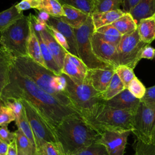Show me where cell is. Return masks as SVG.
Segmentation results:
<instances>
[{
	"instance_id": "cell-1",
	"label": "cell",
	"mask_w": 155,
	"mask_h": 155,
	"mask_svg": "<svg viewBox=\"0 0 155 155\" xmlns=\"http://www.w3.org/2000/svg\"><path fill=\"white\" fill-rule=\"evenodd\" d=\"M1 97L2 99L16 98L27 101L54 128L66 117L80 114L39 87L30 78L21 73L14 64L10 68L9 82L2 90Z\"/></svg>"
},
{
	"instance_id": "cell-2",
	"label": "cell",
	"mask_w": 155,
	"mask_h": 155,
	"mask_svg": "<svg viewBox=\"0 0 155 155\" xmlns=\"http://www.w3.org/2000/svg\"><path fill=\"white\" fill-rule=\"evenodd\" d=\"M58 142L65 155L97 142L101 134L80 114H73L64 118L55 128Z\"/></svg>"
},
{
	"instance_id": "cell-3",
	"label": "cell",
	"mask_w": 155,
	"mask_h": 155,
	"mask_svg": "<svg viewBox=\"0 0 155 155\" xmlns=\"http://www.w3.org/2000/svg\"><path fill=\"white\" fill-rule=\"evenodd\" d=\"M84 118L100 134L105 131L133 130V114L110 107L104 102Z\"/></svg>"
},
{
	"instance_id": "cell-4",
	"label": "cell",
	"mask_w": 155,
	"mask_h": 155,
	"mask_svg": "<svg viewBox=\"0 0 155 155\" xmlns=\"http://www.w3.org/2000/svg\"><path fill=\"white\" fill-rule=\"evenodd\" d=\"M13 61L16 69L33 81L39 87L56 97L65 105L76 110L66 91L58 92L51 88V81L53 77L56 76L51 71L38 64L28 56L13 58Z\"/></svg>"
},
{
	"instance_id": "cell-5",
	"label": "cell",
	"mask_w": 155,
	"mask_h": 155,
	"mask_svg": "<svg viewBox=\"0 0 155 155\" xmlns=\"http://www.w3.org/2000/svg\"><path fill=\"white\" fill-rule=\"evenodd\" d=\"M63 75L67 80L65 91L75 108L83 117L105 102L102 93L97 91L86 78L80 80Z\"/></svg>"
},
{
	"instance_id": "cell-6",
	"label": "cell",
	"mask_w": 155,
	"mask_h": 155,
	"mask_svg": "<svg viewBox=\"0 0 155 155\" xmlns=\"http://www.w3.org/2000/svg\"><path fill=\"white\" fill-rule=\"evenodd\" d=\"M29 35V18L24 16L0 33V47L12 59L28 56Z\"/></svg>"
},
{
	"instance_id": "cell-7",
	"label": "cell",
	"mask_w": 155,
	"mask_h": 155,
	"mask_svg": "<svg viewBox=\"0 0 155 155\" xmlns=\"http://www.w3.org/2000/svg\"><path fill=\"white\" fill-rule=\"evenodd\" d=\"M76 37L78 57L85 64L88 69H108L114 70L111 64L101 60L94 53L91 38L94 32V27L91 16L79 28H74Z\"/></svg>"
},
{
	"instance_id": "cell-8",
	"label": "cell",
	"mask_w": 155,
	"mask_h": 155,
	"mask_svg": "<svg viewBox=\"0 0 155 155\" xmlns=\"http://www.w3.org/2000/svg\"><path fill=\"white\" fill-rule=\"evenodd\" d=\"M24 107L26 116L36 141L38 155L45 142H58L55 128L29 102L19 99Z\"/></svg>"
},
{
	"instance_id": "cell-9",
	"label": "cell",
	"mask_w": 155,
	"mask_h": 155,
	"mask_svg": "<svg viewBox=\"0 0 155 155\" xmlns=\"http://www.w3.org/2000/svg\"><path fill=\"white\" fill-rule=\"evenodd\" d=\"M132 133L137 140L151 143L155 127V105L148 104L140 100L136 111L133 114Z\"/></svg>"
},
{
	"instance_id": "cell-10",
	"label": "cell",
	"mask_w": 155,
	"mask_h": 155,
	"mask_svg": "<svg viewBox=\"0 0 155 155\" xmlns=\"http://www.w3.org/2000/svg\"><path fill=\"white\" fill-rule=\"evenodd\" d=\"M147 45L140 39L137 28L132 33L123 35L117 46L119 65L134 70L141 59L143 48Z\"/></svg>"
},
{
	"instance_id": "cell-11",
	"label": "cell",
	"mask_w": 155,
	"mask_h": 155,
	"mask_svg": "<svg viewBox=\"0 0 155 155\" xmlns=\"http://www.w3.org/2000/svg\"><path fill=\"white\" fill-rule=\"evenodd\" d=\"M131 131H105L97 142L105 146L109 155H124L127 138Z\"/></svg>"
},
{
	"instance_id": "cell-12",
	"label": "cell",
	"mask_w": 155,
	"mask_h": 155,
	"mask_svg": "<svg viewBox=\"0 0 155 155\" xmlns=\"http://www.w3.org/2000/svg\"><path fill=\"white\" fill-rule=\"evenodd\" d=\"M94 53L101 60L111 64L115 69L119 65V54L117 47L101 39L94 32L91 38Z\"/></svg>"
},
{
	"instance_id": "cell-13",
	"label": "cell",
	"mask_w": 155,
	"mask_h": 155,
	"mask_svg": "<svg viewBox=\"0 0 155 155\" xmlns=\"http://www.w3.org/2000/svg\"><path fill=\"white\" fill-rule=\"evenodd\" d=\"M140 102V99L134 96L131 92L125 88L116 96L105 101L104 104L110 107L134 114Z\"/></svg>"
},
{
	"instance_id": "cell-14",
	"label": "cell",
	"mask_w": 155,
	"mask_h": 155,
	"mask_svg": "<svg viewBox=\"0 0 155 155\" xmlns=\"http://www.w3.org/2000/svg\"><path fill=\"white\" fill-rule=\"evenodd\" d=\"M114 72L112 69H88L85 78L97 91L102 93L108 87Z\"/></svg>"
},
{
	"instance_id": "cell-15",
	"label": "cell",
	"mask_w": 155,
	"mask_h": 155,
	"mask_svg": "<svg viewBox=\"0 0 155 155\" xmlns=\"http://www.w3.org/2000/svg\"><path fill=\"white\" fill-rule=\"evenodd\" d=\"M47 25L51 26L58 30L65 37L68 42L70 48L69 53L78 57L74 28L64 22L61 18L54 16H50L47 22Z\"/></svg>"
},
{
	"instance_id": "cell-16",
	"label": "cell",
	"mask_w": 155,
	"mask_h": 155,
	"mask_svg": "<svg viewBox=\"0 0 155 155\" xmlns=\"http://www.w3.org/2000/svg\"><path fill=\"white\" fill-rule=\"evenodd\" d=\"M39 33L42 39L48 46L58 66L61 70L67 51L57 42L47 27Z\"/></svg>"
},
{
	"instance_id": "cell-17",
	"label": "cell",
	"mask_w": 155,
	"mask_h": 155,
	"mask_svg": "<svg viewBox=\"0 0 155 155\" xmlns=\"http://www.w3.org/2000/svg\"><path fill=\"white\" fill-rule=\"evenodd\" d=\"M64 16L61 19L73 28L81 27L90 15L66 4H62Z\"/></svg>"
},
{
	"instance_id": "cell-18",
	"label": "cell",
	"mask_w": 155,
	"mask_h": 155,
	"mask_svg": "<svg viewBox=\"0 0 155 155\" xmlns=\"http://www.w3.org/2000/svg\"><path fill=\"white\" fill-rule=\"evenodd\" d=\"M28 18L30 21V35L28 39L27 46V55L38 64L47 68L41 54L39 39L37 37L36 31L33 28L32 22L30 20L29 16Z\"/></svg>"
},
{
	"instance_id": "cell-19",
	"label": "cell",
	"mask_w": 155,
	"mask_h": 155,
	"mask_svg": "<svg viewBox=\"0 0 155 155\" xmlns=\"http://www.w3.org/2000/svg\"><path fill=\"white\" fill-rule=\"evenodd\" d=\"M137 24L142 19L151 17L155 13V0H140L129 12Z\"/></svg>"
},
{
	"instance_id": "cell-20",
	"label": "cell",
	"mask_w": 155,
	"mask_h": 155,
	"mask_svg": "<svg viewBox=\"0 0 155 155\" xmlns=\"http://www.w3.org/2000/svg\"><path fill=\"white\" fill-rule=\"evenodd\" d=\"M125 12L121 8L104 12L94 13L91 15L94 31L103 26L111 24L122 15Z\"/></svg>"
},
{
	"instance_id": "cell-21",
	"label": "cell",
	"mask_w": 155,
	"mask_h": 155,
	"mask_svg": "<svg viewBox=\"0 0 155 155\" xmlns=\"http://www.w3.org/2000/svg\"><path fill=\"white\" fill-rule=\"evenodd\" d=\"M137 31L140 39L150 44L155 39V18L142 19L137 24Z\"/></svg>"
},
{
	"instance_id": "cell-22",
	"label": "cell",
	"mask_w": 155,
	"mask_h": 155,
	"mask_svg": "<svg viewBox=\"0 0 155 155\" xmlns=\"http://www.w3.org/2000/svg\"><path fill=\"white\" fill-rule=\"evenodd\" d=\"M13 59L0 47V97L2 90L9 82V74Z\"/></svg>"
},
{
	"instance_id": "cell-23",
	"label": "cell",
	"mask_w": 155,
	"mask_h": 155,
	"mask_svg": "<svg viewBox=\"0 0 155 155\" xmlns=\"http://www.w3.org/2000/svg\"><path fill=\"white\" fill-rule=\"evenodd\" d=\"M111 25L123 36L132 33L137 28V24L130 13L125 12L124 15L114 21Z\"/></svg>"
},
{
	"instance_id": "cell-24",
	"label": "cell",
	"mask_w": 155,
	"mask_h": 155,
	"mask_svg": "<svg viewBox=\"0 0 155 155\" xmlns=\"http://www.w3.org/2000/svg\"><path fill=\"white\" fill-rule=\"evenodd\" d=\"M24 16L23 12L16 8V4L0 12V33Z\"/></svg>"
},
{
	"instance_id": "cell-25",
	"label": "cell",
	"mask_w": 155,
	"mask_h": 155,
	"mask_svg": "<svg viewBox=\"0 0 155 155\" xmlns=\"http://www.w3.org/2000/svg\"><path fill=\"white\" fill-rule=\"evenodd\" d=\"M36 34L37 35V37L39 39L41 50V54L44 59V61L46 67L51 71L54 74L56 75H61L62 74L61 70V68L58 66L57 64L56 63L48 46L47 44L44 42V41L42 39L39 32L36 31Z\"/></svg>"
},
{
	"instance_id": "cell-26",
	"label": "cell",
	"mask_w": 155,
	"mask_h": 155,
	"mask_svg": "<svg viewBox=\"0 0 155 155\" xmlns=\"http://www.w3.org/2000/svg\"><path fill=\"white\" fill-rule=\"evenodd\" d=\"M94 32L104 41L116 47L122 37V35L111 24L103 26L96 30Z\"/></svg>"
},
{
	"instance_id": "cell-27",
	"label": "cell",
	"mask_w": 155,
	"mask_h": 155,
	"mask_svg": "<svg viewBox=\"0 0 155 155\" xmlns=\"http://www.w3.org/2000/svg\"><path fill=\"white\" fill-rule=\"evenodd\" d=\"M40 4L38 9L48 13L51 16L61 18L64 16L62 5L58 0H39Z\"/></svg>"
},
{
	"instance_id": "cell-28",
	"label": "cell",
	"mask_w": 155,
	"mask_h": 155,
	"mask_svg": "<svg viewBox=\"0 0 155 155\" xmlns=\"http://www.w3.org/2000/svg\"><path fill=\"white\" fill-rule=\"evenodd\" d=\"M15 121H16V124L18 128L20 129L23 132V133L25 134V136L28 139V140L31 142V143L33 146V148L35 154L38 155L35 139L34 134L33 133L31 128L30 124L28 121V119L27 118L25 110H24V111L22 112V113L21 114L19 117L18 118L16 119Z\"/></svg>"
},
{
	"instance_id": "cell-29",
	"label": "cell",
	"mask_w": 155,
	"mask_h": 155,
	"mask_svg": "<svg viewBox=\"0 0 155 155\" xmlns=\"http://www.w3.org/2000/svg\"><path fill=\"white\" fill-rule=\"evenodd\" d=\"M125 88L124 84L117 74L114 72L108 87L106 90L102 93V97L105 101H108L116 96Z\"/></svg>"
},
{
	"instance_id": "cell-30",
	"label": "cell",
	"mask_w": 155,
	"mask_h": 155,
	"mask_svg": "<svg viewBox=\"0 0 155 155\" xmlns=\"http://www.w3.org/2000/svg\"><path fill=\"white\" fill-rule=\"evenodd\" d=\"M61 4H66L77 8L84 13L91 16L95 13L94 0H58Z\"/></svg>"
},
{
	"instance_id": "cell-31",
	"label": "cell",
	"mask_w": 155,
	"mask_h": 155,
	"mask_svg": "<svg viewBox=\"0 0 155 155\" xmlns=\"http://www.w3.org/2000/svg\"><path fill=\"white\" fill-rule=\"evenodd\" d=\"M61 73L70 78L83 80L85 79L86 73L83 72L76 65H74L65 55Z\"/></svg>"
},
{
	"instance_id": "cell-32",
	"label": "cell",
	"mask_w": 155,
	"mask_h": 155,
	"mask_svg": "<svg viewBox=\"0 0 155 155\" xmlns=\"http://www.w3.org/2000/svg\"><path fill=\"white\" fill-rule=\"evenodd\" d=\"M15 134L18 149L22 151L26 155H35L31 142L23 132L18 128L15 132Z\"/></svg>"
},
{
	"instance_id": "cell-33",
	"label": "cell",
	"mask_w": 155,
	"mask_h": 155,
	"mask_svg": "<svg viewBox=\"0 0 155 155\" xmlns=\"http://www.w3.org/2000/svg\"><path fill=\"white\" fill-rule=\"evenodd\" d=\"M95 13L120 9L124 0H94Z\"/></svg>"
},
{
	"instance_id": "cell-34",
	"label": "cell",
	"mask_w": 155,
	"mask_h": 155,
	"mask_svg": "<svg viewBox=\"0 0 155 155\" xmlns=\"http://www.w3.org/2000/svg\"><path fill=\"white\" fill-rule=\"evenodd\" d=\"M71 155H109L105 146L100 143L95 142L85 147Z\"/></svg>"
},
{
	"instance_id": "cell-35",
	"label": "cell",
	"mask_w": 155,
	"mask_h": 155,
	"mask_svg": "<svg viewBox=\"0 0 155 155\" xmlns=\"http://www.w3.org/2000/svg\"><path fill=\"white\" fill-rule=\"evenodd\" d=\"M127 88L134 96L139 99L144 97L147 91V88L136 76L130 81Z\"/></svg>"
},
{
	"instance_id": "cell-36",
	"label": "cell",
	"mask_w": 155,
	"mask_h": 155,
	"mask_svg": "<svg viewBox=\"0 0 155 155\" xmlns=\"http://www.w3.org/2000/svg\"><path fill=\"white\" fill-rule=\"evenodd\" d=\"M38 155H65L61 144L59 142H45Z\"/></svg>"
},
{
	"instance_id": "cell-37",
	"label": "cell",
	"mask_w": 155,
	"mask_h": 155,
	"mask_svg": "<svg viewBox=\"0 0 155 155\" xmlns=\"http://www.w3.org/2000/svg\"><path fill=\"white\" fill-rule=\"evenodd\" d=\"M115 73L117 74L126 88L130 81L136 76L133 69L126 65H119L116 68Z\"/></svg>"
},
{
	"instance_id": "cell-38",
	"label": "cell",
	"mask_w": 155,
	"mask_h": 155,
	"mask_svg": "<svg viewBox=\"0 0 155 155\" xmlns=\"http://www.w3.org/2000/svg\"><path fill=\"white\" fill-rule=\"evenodd\" d=\"M136 155H155V143H145L136 140L134 144Z\"/></svg>"
},
{
	"instance_id": "cell-39",
	"label": "cell",
	"mask_w": 155,
	"mask_h": 155,
	"mask_svg": "<svg viewBox=\"0 0 155 155\" xmlns=\"http://www.w3.org/2000/svg\"><path fill=\"white\" fill-rule=\"evenodd\" d=\"M5 106L10 108L16 116V119L18 118L22 112L24 111V105L19 99L5 98L2 99Z\"/></svg>"
},
{
	"instance_id": "cell-40",
	"label": "cell",
	"mask_w": 155,
	"mask_h": 155,
	"mask_svg": "<svg viewBox=\"0 0 155 155\" xmlns=\"http://www.w3.org/2000/svg\"><path fill=\"white\" fill-rule=\"evenodd\" d=\"M16 120V116L13 111L6 106L0 107V126L8 125Z\"/></svg>"
},
{
	"instance_id": "cell-41",
	"label": "cell",
	"mask_w": 155,
	"mask_h": 155,
	"mask_svg": "<svg viewBox=\"0 0 155 155\" xmlns=\"http://www.w3.org/2000/svg\"><path fill=\"white\" fill-rule=\"evenodd\" d=\"M51 88L58 92H65L67 87V80L62 74L53 77L51 81Z\"/></svg>"
},
{
	"instance_id": "cell-42",
	"label": "cell",
	"mask_w": 155,
	"mask_h": 155,
	"mask_svg": "<svg viewBox=\"0 0 155 155\" xmlns=\"http://www.w3.org/2000/svg\"><path fill=\"white\" fill-rule=\"evenodd\" d=\"M39 4V0H21L19 2L16 4V7L20 12H23L24 10L30 8L38 10Z\"/></svg>"
},
{
	"instance_id": "cell-43",
	"label": "cell",
	"mask_w": 155,
	"mask_h": 155,
	"mask_svg": "<svg viewBox=\"0 0 155 155\" xmlns=\"http://www.w3.org/2000/svg\"><path fill=\"white\" fill-rule=\"evenodd\" d=\"M47 27L50 29L52 35L53 36L54 38L57 41V42L60 45H61L65 50H66L68 52H69V49H70L69 45L65 37L54 27L51 26H48V25H47Z\"/></svg>"
},
{
	"instance_id": "cell-44",
	"label": "cell",
	"mask_w": 155,
	"mask_h": 155,
	"mask_svg": "<svg viewBox=\"0 0 155 155\" xmlns=\"http://www.w3.org/2000/svg\"><path fill=\"white\" fill-rule=\"evenodd\" d=\"M15 139V132H10L7 125H2L0 127V139L10 145Z\"/></svg>"
},
{
	"instance_id": "cell-45",
	"label": "cell",
	"mask_w": 155,
	"mask_h": 155,
	"mask_svg": "<svg viewBox=\"0 0 155 155\" xmlns=\"http://www.w3.org/2000/svg\"><path fill=\"white\" fill-rule=\"evenodd\" d=\"M140 100L146 104L155 105V85L147 88L146 93Z\"/></svg>"
},
{
	"instance_id": "cell-46",
	"label": "cell",
	"mask_w": 155,
	"mask_h": 155,
	"mask_svg": "<svg viewBox=\"0 0 155 155\" xmlns=\"http://www.w3.org/2000/svg\"><path fill=\"white\" fill-rule=\"evenodd\" d=\"M66 56L74 65H76L79 68H80L83 72H84L85 73L87 74V70H88V68L87 67V66L85 65V64L81 61V59L79 58H78V57H77V56H76L70 53L68 51L66 53Z\"/></svg>"
},
{
	"instance_id": "cell-47",
	"label": "cell",
	"mask_w": 155,
	"mask_h": 155,
	"mask_svg": "<svg viewBox=\"0 0 155 155\" xmlns=\"http://www.w3.org/2000/svg\"><path fill=\"white\" fill-rule=\"evenodd\" d=\"M28 16H30V20L32 22V24L35 31L40 32L47 28V24L39 21L36 16L33 15L31 13H30Z\"/></svg>"
},
{
	"instance_id": "cell-48",
	"label": "cell",
	"mask_w": 155,
	"mask_h": 155,
	"mask_svg": "<svg viewBox=\"0 0 155 155\" xmlns=\"http://www.w3.org/2000/svg\"><path fill=\"white\" fill-rule=\"evenodd\" d=\"M155 59V48L152 47L150 44L146 45L142 52L141 59Z\"/></svg>"
},
{
	"instance_id": "cell-49",
	"label": "cell",
	"mask_w": 155,
	"mask_h": 155,
	"mask_svg": "<svg viewBox=\"0 0 155 155\" xmlns=\"http://www.w3.org/2000/svg\"><path fill=\"white\" fill-rule=\"evenodd\" d=\"M140 0H124L122 4V10L129 13L131 8L137 4Z\"/></svg>"
},
{
	"instance_id": "cell-50",
	"label": "cell",
	"mask_w": 155,
	"mask_h": 155,
	"mask_svg": "<svg viewBox=\"0 0 155 155\" xmlns=\"http://www.w3.org/2000/svg\"><path fill=\"white\" fill-rule=\"evenodd\" d=\"M7 155H18V146L16 143V137L9 145Z\"/></svg>"
},
{
	"instance_id": "cell-51",
	"label": "cell",
	"mask_w": 155,
	"mask_h": 155,
	"mask_svg": "<svg viewBox=\"0 0 155 155\" xmlns=\"http://www.w3.org/2000/svg\"><path fill=\"white\" fill-rule=\"evenodd\" d=\"M36 16L38 18V19L39 21L47 24V21H48V19H50L51 16L48 13H47L45 12L39 11V12H38L37 13V16Z\"/></svg>"
},
{
	"instance_id": "cell-52",
	"label": "cell",
	"mask_w": 155,
	"mask_h": 155,
	"mask_svg": "<svg viewBox=\"0 0 155 155\" xmlns=\"http://www.w3.org/2000/svg\"><path fill=\"white\" fill-rule=\"evenodd\" d=\"M9 145L0 139V155H7Z\"/></svg>"
},
{
	"instance_id": "cell-53",
	"label": "cell",
	"mask_w": 155,
	"mask_h": 155,
	"mask_svg": "<svg viewBox=\"0 0 155 155\" xmlns=\"http://www.w3.org/2000/svg\"><path fill=\"white\" fill-rule=\"evenodd\" d=\"M151 143H155V127L153 133V135H152V139H151Z\"/></svg>"
},
{
	"instance_id": "cell-54",
	"label": "cell",
	"mask_w": 155,
	"mask_h": 155,
	"mask_svg": "<svg viewBox=\"0 0 155 155\" xmlns=\"http://www.w3.org/2000/svg\"><path fill=\"white\" fill-rule=\"evenodd\" d=\"M2 106H5V104H4V101H3L2 99H1V97H0V107H2Z\"/></svg>"
},
{
	"instance_id": "cell-55",
	"label": "cell",
	"mask_w": 155,
	"mask_h": 155,
	"mask_svg": "<svg viewBox=\"0 0 155 155\" xmlns=\"http://www.w3.org/2000/svg\"><path fill=\"white\" fill-rule=\"evenodd\" d=\"M18 155H26L22 151H21V150H19L18 149Z\"/></svg>"
},
{
	"instance_id": "cell-56",
	"label": "cell",
	"mask_w": 155,
	"mask_h": 155,
	"mask_svg": "<svg viewBox=\"0 0 155 155\" xmlns=\"http://www.w3.org/2000/svg\"><path fill=\"white\" fill-rule=\"evenodd\" d=\"M152 17H153L154 18H155V13H154V15L152 16Z\"/></svg>"
},
{
	"instance_id": "cell-57",
	"label": "cell",
	"mask_w": 155,
	"mask_h": 155,
	"mask_svg": "<svg viewBox=\"0 0 155 155\" xmlns=\"http://www.w3.org/2000/svg\"><path fill=\"white\" fill-rule=\"evenodd\" d=\"M134 155H136V154H134Z\"/></svg>"
}]
</instances>
